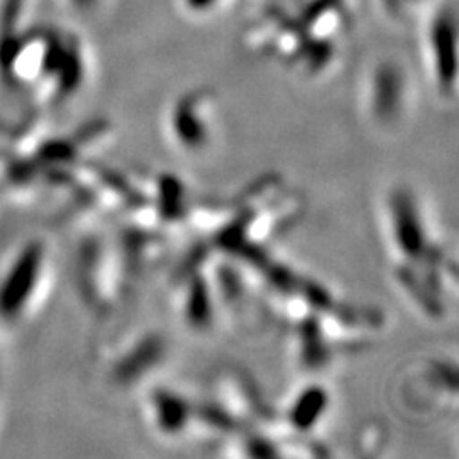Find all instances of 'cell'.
I'll use <instances>...</instances> for the list:
<instances>
[{"instance_id": "277c9868", "label": "cell", "mask_w": 459, "mask_h": 459, "mask_svg": "<svg viewBox=\"0 0 459 459\" xmlns=\"http://www.w3.org/2000/svg\"><path fill=\"white\" fill-rule=\"evenodd\" d=\"M146 415L155 433L178 438L195 425L197 406L170 389H153L146 398Z\"/></svg>"}, {"instance_id": "6da1fadb", "label": "cell", "mask_w": 459, "mask_h": 459, "mask_svg": "<svg viewBox=\"0 0 459 459\" xmlns=\"http://www.w3.org/2000/svg\"><path fill=\"white\" fill-rule=\"evenodd\" d=\"M383 228L394 270L446 272L448 264H454V258H446L444 246L433 234L418 195L406 186H396L385 195Z\"/></svg>"}, {"instance_id": "3957f363", "label": "cell", "mask_w": 459, "mask_h": 459, "mask_svg": "<svg viewBox=\"0 0 459 459\" xmlns=\"http://www.w3.org/2000/svg\"><path fill=\"white\" fill-rule=\"evenodd\" d=\"M169 341L157 332H142L125 341L109 356L108 371L119 386H133L165 364Z\"/></svg>"}, {"instance_id": "7a4b0ae2", "label": "cell", "mask_w": 459, "mask_h": 459, "mask_svg": "<svg viewBox=\"0 0 459 459\" xmlns=\"http://www.w3.org/2000/svg\"><path fill=\"white\" fill-rule=\"evenodd\" d=\"M165 126L175 148L194 155L207 150L217 134V106L211 94L182 96L169 109Z\"/></svg>"}, {"instance_id": "5b68a950", "label": "cell", "mask_w": 459, "mask_h": 459, "mask_svg": "<svg viewBox=\"0 0 459 459\" xmlns=\"http://www.w3.org/2000/svg\"><path fill=\"white\" fill-rule=\"evenodd\" d=\"M366 113L379 128H396L408 113V91L400 75L377 74L366 92Z\"/></svg>"}, {"instance_id": "8992f818", "label": "cell", "mask_w": 459, "mask_h": 459, "mask_svg": "<svg viewBox=\"0 0 459 459\" xmlns=\"http://www.w3.org/2000/svg\"><path fill=\"white\" fill-rule=\"evenodd\" d=\"M329 410V393L320 385H308L300 389L285 410V429L290 433H310L318 427Z\"/></svg>"}]
</instances>
